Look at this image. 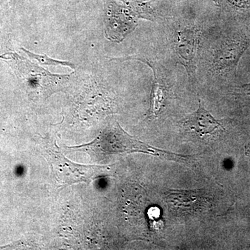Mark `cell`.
I'll return each instance as SVG.
<instances>
[{
    "label": "cell",
    "mask_w": 250,
    "mask_h": 250,
    "mask_svg": "<svg viewBox=\"0 0 250 250\" xmlns=\"http://www.w3.org/2000/svg\"><path fill=\"white\" fill-rule=\"evenodd\" d=\"M200 36V29L195 27L183 28L176 34L174 50L178 62L185 67L190 80L195 77Z\"/></svg>",
    "instance_id": "5"
},
{
    "label": "cell",
    "mask_w": 250,
    "mask_h": 250,
    "mask_svg": "<svg viewBox=\"0 0 250 250\" xmlns=\"http://www.w3.org/2000/svg\"><path fill=\"white\" fill-rule=\"evenodd\" d=\"M241 88L247 94L250 95V83L242 85Z\"/></svg>",
    "instance_id": "10"
},
{
    "label": "cell",
    "mask_w": 250,
    "mask_h": 250,
    "mask_svg": "<svg viewBox=\"0 0 250 250\" xmlns=\"http://www.w3.org/2000/svg\"><path fill=\"white\" fill-rule=\"evenodd\" d=\"M137 59L141 62H146V63L152 68L154 73V80H153L152 92H151L150 106L147 114L149 118H156L165 106L167 95V86L158 75L159 71L153 65L152 62H146L141 59Z\"/></svg>",
    "instance_id": "7"
},
{
    "label": "cell",
    "mask_w": 250,
    "mask_h": 250,
    "mask_svg": "<svg viewBox=\"0 0 250 250\" xmlns=\"http://www.w3.org/2000/svg\"><path fill=\"white\" fill-rule=\"evenodd\" d=\"M106 36L122 41L136 27L139 18H155V11L148 1L111 0L106 5Z\"/></svg>",
    "instance_id": "2"
},
{
    "label": "cell",
    "mask_w": 250,
    "mask_h": 250,
    "mask_svg": "<svg viewBox=\"0 0 250 250\" xmlns=\"http://www.w3.org/2000/svg\"><path fill=\"white\" fill-rule=\"evenodd\" d=\"M183 126L186 129L193 131L201 137L212 136L225 129L222 121L215 119L204 107L200 100H199V106L197 111L188 115L184 118Z\"/></svg>",
    "instance_id": "6"
},
{
    "label": "cell",
    "mask_w": 250,
    "mask_h": 250,
    "mask_svg": "<svg viewBox=\"0 0 250 250\" xmlns=\"http://www.w3.org/2000/svg\"><path fill=\"white\" fill-rule=\"evenodd\" d=\"M44 151L45 157L51 164L54 178L62 185L80 182L88 183V181L100 174L103 169L100 166L80 165L67 160L50 144L49 147H45Z\"/></svg>",
    "instance_id": "3"
},
{
    "label": "cell",
    "mask_w": 250,
    "mask_h": 250,
    "mask_svg": "<svg viewBox=\"0 0 250 250\" xmlns=\"http://www.w3.org/2000/svg\"><path fill=\"white\" fill-rule=\"evenodd\" d=\"M79 147L85 148L94 155L141 152L175 161L189 159V156L167 152L139 141L125 132L118 123L108 126L93 142Z\"/></svg>",
    "instance_id": "1"
},
{
    "label": "cell",
    "mask_w": 250,
    "mask_h": 250,
    "mask_svg": "<svg viewBox=\"0 0 250 250\" xmlns=\"http://www.w3.org/2000/svg\"><path fill=\"white\" fill-rule=\"evenodd\" d=\"M250 46V39L247 38H232L224 40L213 54L210 69L212 73L223 75L233 71Z\"/></svg>",
    "instance_id": "4"
},
{
    "label": "cell",
    "mask_w": 250,
    "mask_h": 250,
    "mask_svg": "<svg viewBox=\"0 0 250 250\" xmlns=\"http://www.w3.org/2000/svg\"><path fill=\"white\" fill-rule=\"evenodd\" d=\"M25 52H27V54H29L30 57H32L33 58L37 59L38 61H40V62H42L45 64H48V65H57V64H62V65H70V66H72V65L70 63H64V62H57V61L47 58V57L35 55V54L30 53V52H28V51L25 50Z\"/></svg>",
    "instance_id": "8"
},
{
    "label": "cell",
    "mask_w": 250,
    "mask_h": 250,
    "mask_svg": "<svg viewBox=\"0 0 250 250\" xmlns=\"http://www.w3.org/2000/svg\"><path fill=\"white\" fill-rule=\"evenodd\" d=\"M230 4L240 9H250V0H228Z\"/></svg>",
    "instance_id": "9"
}]
</instances>
